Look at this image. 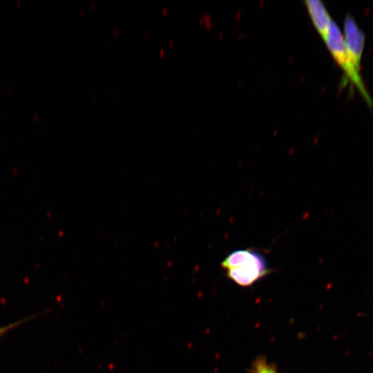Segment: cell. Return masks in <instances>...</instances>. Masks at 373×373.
Wrapping results in <instances>:
<instances>
[{
	"mask_svg": "<svg viewBox=\"0 0 373 373\" xmlns=\"http://www.w3.org/2000/svg\"><path fill=\"white\" fill-rule=\"evenodd\" d=\"M254 373H277L275 369L265 359H258L254 365Z\"/></svg>",
	"mask_w": 373,
	"mask_h": 373,
	"instance_id": "5b68a950",
	"label": "cell"
},
{
	"mask_svg": "<svg viewBox=\"0 0 373 373\" xmlns=\"http://www.w3.org/2000/svg\"><path fill=\"white\" fill-rule=\"evenodd\" d=\"M344 43L350 61L360 73L361 60L365 46V35L354 19L347 15L344 21Z\"/></svg>",
	"mask_w": 373,
	"mask_h": 373,
	"instance_id": "3957f363",
	"label": "cell"
},
{
	"mask_svg": "<svg viewBox=\"0 0 373 373\" xmlns=\"http://www.w3.org/2000/svg\"><path fill=\"white\" fill-rule=\"evenodd\" d=\"M332 57L341 67L347 78L358 88L367 104L373 106V102L367 91L360 73L351 64L345 48L343 36L336 23L332 19L327 32L323 38Z\"/></svg>",
	"mask_w": 373,
	"mask_h": 373,
	"instance_id": "7a4b0ae2",
	"label": "cell"
},
{
	"mask_svg": "<svg viewBox=\"0 0 373 373\" xmlns=\"http://www.w3.org/2000/svg\"><path fill=\"white\" fill-rule=\"evenodd\" d=\"M312 21L323 38L326 35L332 20L323 3L318 0L305 1Z\"/></svg>",
	"mask_w": 373,
	"mask_h": 373,
	"instance_id": "277c9868",
	"label": "cell"
},
{
	"mask_svg": "<svg viewBox=\"0 0 373 373\" xmlns=\"http://www.w3.org/2000/svg\"><path fill=\"white\" fill-rule=\"evenodd\" d=\"M227 270V276L236 284L247 287L270 272L263 255L246 249L229 254L221 262Z\"/></svg>",
	"mask_w": 373,
	"mask_h": 373,
	"instance_id": "6da1fadb",
	"label": "cell"
},
{
	"mask_svg": "<svg viewBox=\"0 0 373 373\" xmlns=\"http://www.w3.org/2000/svg\"><path fill=\"white\" fill-rule=\"evenodd\" d=\"M22 321L16 322L13 324H10L9 325H6L2 327H0V336L6 332L8 330L12 329V327L18 325L19 324L21 323Z\"/></svg>",
	"mask_w": 373,
	"mask_h": 373,
	"instance_id": "8992f818",
	"label": "cell"
}]
</instances>
